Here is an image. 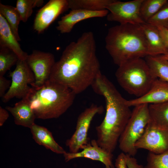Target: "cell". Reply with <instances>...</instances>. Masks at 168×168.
Segmentation results:
<instances>
[{"mask_svg": "<svg viewBox=\"0 0 168 168\" xmlns=\"http://www.w3.org/2000/svg\"><path fill=\"white\" fill-rule=\"evenodd\" d=\"M0 14L5 19L18 41L21 40L18 33V27L21 21L20 14L16 7L0 3Z\"/></svg>", "mask_w": 168, "mask_h": 168, "instance_id": "603a6c76", "label": "cell"}, {"mask_svg": "<svg viewBox=\"0 0 168 168\" xmlns=\"http://www.w3.org/2000/svg\"><path fill=\"white\" fill-rule=\"evenodd\" d=\"M0 47V76H4L8 70L16 64L19 58L9 49Z\"/></svg>", "mask_w": 168, "mask_h": 168, "instance_id": "484cf974", "label": "cell"}, {"mask_svg": "<svg viewBox=\"0 0 168 168\" xmlns=\"http://www.w3.org/2000/svg\"><path fill=\"white\" fill-rule=\"evenodd\" d=\"M105 47L118 66L129 60L150 56L141 25L126 24L108 29Z\"/></svg>", "mask_w": 168, "mask_h": 168, "instance_id": "3957f363", "label": "cell"}, {"mask_svg": "<svg viewBox=\"0 0 168 168\" xmlns=\"http://www.w3.org/2000/svg\"><path fill=\"white\" fill-rule=\"evenodd\" d=\"M126 155L122 152L117 156L115 160L114 166L116 168H127Z\"/></svg>", "mask_w": 168, "mask_h": 168, "instance_id": "f546056e", "label": "cell"}, {"mask_svg": "<svg viewBox=\"0 0 168 168\" xmlns=\"http://www.w3.org/2000/svg\"><path fill=\"white\" fill-rule=\"evenodd\" d=\"M68 9L67 0H49L37 13L34 21V29L39 33L43 32Z\"/></svg>", "mask_w": 168, "mask_h": 168, "instance_id": "7c38bea8", "label": "cell"}, {"mask_svg": "<svg viewBox=\"0 0 168 168\" xmlns=\"http://www.w3.org/2000/svg\"><path fill=\"white\" fill-rule=\"evenodd\" d=\"M141 26L147 43L150 56L167 55L168 49L157 27L147 22Z\"/></svg>", "mask_w": 168, "mask_h": 168, "instance_id": "2e32d148", "label": "cell"}, {"mask_svg": "<svg viewBox=\"0 0 168 168\" xmlns=\"http://www.w3.org/2000/svg\"><path fill=\"white\" fill-rule=\"evenodd\" d=\"M126 161L128 168H144L142 165L139 164L136 159L133 156L126 154Z\"/></svg>", "mask_w": 168, "mask_h": 168, "instance_id": "4dcf8cb0", "label": "cell"}, {"mask_svg": "<svg viewBox=\"0 0 168 168\" xmlns=\"http://www.w3.org/2000/svg\"><path fill=\"white\" fill-rule=\"evenodd\" d=\"M103 110L102 106L92 104L80 114L74 132L66 142L69 152H78L89 142L87 135L91 122L94 116L97 114L102 113Z\"/></svg>", "mask_w": 168, "mask_h": 168, "instance_id": "ba28073f", "label": "cell"}, {"mask_svg": "<svg viewBox=\"0 0 168 168\" xmlns=\"http://www.w3.org/2000/svg\"><path fill=\"white\" fill-rule=\"evenodd\" d=\"M143 0L122 2L114 0L108 5L106 9L110 12L107 20L120 24H130L141 25L145 23L141 18L139 10Z\"/></svg>", "mask_w": 168, "mask_h": 168, "instance_id": "9c48e42d", "label": "cell"}, {"mask_svg": "<svg viewBox=\"0 0 168 168\" xmlns=\"http://www.w3.org/2000/svg\"><path fill=\"white\" fill-rule=\"evenodd\" d=\"M147 23L156 27L165 26L168 23V2L149 19Z\"/></svg>", "mask_w": 168, "mask_h": 168, "instance_id": "83f0119b", "label": "cell"}, {"mask_svg": "<svg viewBox=\"0 0 168 168\" xmlns=\"http://www.w3.org/2000/svg\"><path fill=\"white\" fill-rule=\"evenodd\" d=\"M11 81L6 78L4 76H0V97L2 98L6 94L7 90L9 89Z\"/></svg>", "mask_w": 168, "mask_h": 168, "instance_id": "f1b7e54d", "label": "cell"}, {"mask_svg": "<svg viewBox=\"0 0 168 168\" xmlns=\"http://www.w3.org/2000/svg\"><path fill=\"white\" fill-rule=\"evenodd\" d=\"M150 121L157 126L168 128V101L148 105Z\"/></svg>", "mask_w": 168, "mask_h": 168, "instance_id": "44dd1931", "label": "cell"}, {"mask_svg": "<svg viewBox=\"0 0 168 168\" xmlns=\"http://www.w3.org/2000/svg\"><path fill=\"white\" fill-rule=\"evenodd\" d=\"M157 27L160 34L168 49V29L165 26H158Z\"/></svg>", "mask_w": 168, "mask_h": 168, "instance_id": "1f68e13d", "label": "cell"}, {"mask_svg": "<svg viewBox=\"0 0 168 168\" xmlns=\"http://www.w3.org/2000/svg\"><path fill=\"white\" fill-rule=\"evenodd\" d=\"M9 117L7 110L0 106V126L2 127Z\"/></svg>", "mask_w": 168, "mask_h": 168, "instance_id": "d6a6232c", "label": "cell"}, {"mask_svg": "<svg viewBox=\"0 0 168 168\" xmlns=\"http://www.w3.org/2000/svg\"><path fill=\"white\" fill-rule=\"evenodd\" d=\"M18 41L6 20L0 14V47L9 49L19 59L26 60L28 54L22 49Z\"/></svg>", "mask_w": 168, "mask_h": 168, "instance_id": "e0dca14e", "label": "cell"}, {"mask_svg": "<svg viewBox=\"0 0 168 168\" xmlns=\"http://www.w3.org/2000/svg\"><path fill=\"white\" fill-rule=\"evenodd\" d=\"M118 67L115 75L119 84L129 94L138 97L145 94L157 78L142 58L129 60Z\"/></svg>", "mask_w": 168, "mask_h": 168, "instance_id": "5b68a950", "label": "cell"}, {"mask_svg": "<svg viewBox=\"0 0 168 168\" xmlns=\"http://www.w3.org/2000/svg\"><path fill=\"white\" fill-rule=\"evenodd\" d=\"M101 73L95 37L89 31L66 47L54 65L49 80L68 87L76 95L91 86Z\"/></svg>", "mask_w": 168, "mask_h": 168, "instance_id": "6da1fadb", "label": "cell"}, {"mask_svg": "<svg viewBox=\"0 0 168 168\" xmlns=\"http://www.w3.org/2000/svg\"><path fill=\"white\" fill-rule=\"evenodd\" d=\"M168 101V82L158 78L144 95L136 99L126 101L129 107L142 104H158Z\"/></svg>", "mask_w": 168, "mask_h": 168, "instance_id": "9a60e30c", "label": "cell"}, {"mask_svg": "<svg viewBox=\"0 0 168 168\" xmlns=\"http://www.w3.org/2000/svg\"><path fill=\"white\" fill-rule=\"evenodd\" d=\"M148 104L136 106L119 140L122 152L134 156L138 150L135 145L142 135L150 120Z\"/></svg>", "mask_w": 168, "mask_h": 168, "instance_id": "8992f818", "label": "cell"}, {"mask_svg": "<svg viewBox=\"0 0 168 168\" xmlns=\"http://www.w3.org/2000/svg\"><path fill=\"white\" fill-rule=\"evenodd\" d=\"M145 58L153 75L156 77L168 82V60L162 55L148 56Z\"/></svg>", "mask_w": 168, "mask_h": 168, "instance_id": "ffe728a7", "label": "cell"}, {"mask_svg": "<svg viewBox=\"0 0 168 168\" xmlns=\"http://www.w3.org/2000/svg\"><path fill=\"white\" fill-rule=\"evenodd\" d=\"M33 138L38 144L58 154L66 152L54 140L52 133L44 127L34 124L30 128Z\"/></svg>", "mask_w": 168, "mask_h": 168, "instance_id": "d6986e66", "label": "cell"}, {"mask_svg": "<svg viewBox=\"0 0 168 168\" xmlns=\"http://www.w3.org/2000/svg\"><path fill=\"white\" fill-rule=\"evenodd\" d=\"M76 95L68 87L49 80L40 86H31L24 99L36 118L46 119L57 118L65 113L73 104Z\"/></svg>", "mask_w": 168, "mask_h": 168, "instance_id": "277c9868", "label": "cell"}, {"mask_svg": "<svg viewBox=\"0 0 168 168\" xmlns=\"http://www.w3.org/2000/svg\"><path fill=\"white\" fill-rule=\"evenodd\" d=\"M167 60H168V54L166 55H162Z\"/></svg>", "mask_w": 168, "mask_h": 168, "instance_id": "836d02e7", "label": "cell"}, {"mask_svg": "<svg viewBox=\"0 0 168 168\" xmlns=\"http://www.w3.org/2000/svg\"><path fill=\"white\" fill-rule=\"evenodd\" d=\"M5 109L12 114L16 125L30 128L35 124L36 116L26 99H22L16 103L14 106H7Z\"/></svg>", "mask_w": 168, "mask_h": 168, "instance_id": "ac0fdd59", "label": "cell"}, {"mask_svg": "<svg viewBox=\"0 0 168 168\" xmlns=\"http://www.w3.org/2000/svg\"><path fill=\"white\" fill-rule=\"evenodd\" d=\"M33 72L35 82L32 87H40L49 80L52 68L55 62L52 53L34 50L28 55L26 60Z\"/></svg>", "mask_w": 168, "mask_h": 168, "instance_id": "8fae6325", "label": "cell"}, {"mask_svg": "<svg viewBox=\"0 0 168 168\" xmlns=\"http://www.w3.org/2000/svg\"><path fill=\"white\" fill-rule=\"evenodd\" d=\"M94 91L103 96L106 113L102 122L96 127L99 145L113 153L131 116L132 111L114 84L104 75H99L91 86Z\"/></svg>", "mask_w": 168, "mask_h": 168, "instance_id": "7a4b0ae2", "label": "cell"}, {"mask_svg": "<svg viewBox=\"0 0 168 168\" xmlns=\"http://www.w3.org/2000/svg\"><path fill=\"white\" fill-rule=\"evenodd\" d=\"M165 27L168 29V23L165 26Z\"/></svg>", "mask_w": 168, "mask_h": 168, "instance_id": "e575fe53", "label": "cell"}, {"mask_svg": "<svg viewBox=\"0 0 168 168\" xmlns=\"http://www.w3.org/2000/svg\"><path fill=\"white\" fill-rule=\"evenodd\" d=\"M114 0H67L68 9L97 11L106 10Z\"/></svg>", "mask_w": 168, "mask_h": 168, "instance_id": "7402d4cb", "label": "cell"}, {"mask_svg": "<svg viewBox=\"0 0 168 168\" xmlns=\"http://www.w3.org/2000/svg\"><path fill=\"white\" fill-rule=\"evenodd\" d=\"M144 168H168V150L160 154L149 152Z\"/></svg>", "mask_w": 168, "mask_h": 168, "instance_id": "4316f807", "label": "cell"}, {"mask_svg": "<svg viewBox=\"0 0 168 168\" xmlns=\"http://www.w3.org/2000/svg\"><path fill=\"white\" fill-rule=\"evenodd\" d=\"M109 13L107 10L92 11L83 9L71 10L58 22L56 29L62 34L71 32L74 26L83 20L95 17H103Z\"/></svg>", "mask_w": 168, "mask_h": 168, "instance_id": "5bb4252c", "label": "cell"}, {"mask_svg": "<svg viewBox=\"0 0 168 168\" xmlns=\"http://www.w3.org/2000/svg\"><path fill=\"white\" fill-rule=\"evenodd\" d=\"M44 2L43 0H17L16 7L21 21L26 22L31 15L33 8L41 6Z\"/></svg>", "mask_w": 168, "mask_h": 168, "instance_id": "d4e9b609", "label": "cell"}, {"mask_svg": "<svg viewBox=\"0 0 168 168\" xmlns=\"http://www.w3.org/2000/svg\"><path fill=\"white\" fill-rule=\"evenodd\" d=\"M135 146L137 150L146 149L155 154L166 151L168 150V128L156 125L150 120Z\"/></svg>", "mask_w": 168, "mask_h": 168, "instance_id": "30bf717a", "label": "cell"}, {"mask_svg": "<svg viewBox=\"0 0 168 168\" xmlns=\"http://www.w3.org/2000/svg\"><path fill=\"white\" fill-rule=\"evenodd\" d=\"M16 67L9 76L11 78L10 86L2 98L4 102H7L14 97L22 99L29 92L31 85L35 82L34 74L26 61L19 59Z\"/></svg>", "mask_w": 168, "mask_h": 168, "instance_id": "52a82bcc", "label": "cell"}, {"mask_svg": "<svg viewBox=\"0 0 168 168\" xmlns=\"http://www.w3.org/2000/svg\"><path fill=\"white\" fill-rule=\"evenodd\" d=\"M167 2V0H143L139 10L141 18L147 22Z\"/></svg>", "mask_w": 168, "mask_h": 168, "instance_id": "cb8c5ba5", "label": "cell"}, {"mask_svg": "<svg viewBox=\"0 0 168 168\" xmlns=\"http://www.w3.org/2000/svg\"><path fill=\"white\" fill-rule=\"evenodd\" d=\"M63 155L66 162L75 158H85L100 161L105 168H115L113 153L100 147L96 140H92L81 151L75 153L66 152Z\"/></svg>", "mask_w": 168, "mask_h": 168, "instance_id": "4fadbf2b", "label": "cell"}]
</instances>
